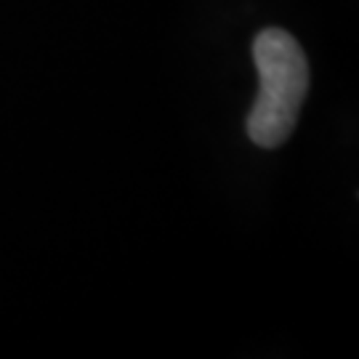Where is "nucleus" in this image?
<instances>
[{"instance_id":"obj_1","label":"nucleus","mask_w":359,"mask_h":359,"mask_svg":"<svg viewBox=\"0 0 359 359\" xmlns=\"http://www.w3.org/2000/svg\"><path fill=\"white\" fill-rule=\"evenodd\" d=\"M261 77L258 99L248 115V136L261 149H277L293 133L309 93V62L298 40L277 27L261 29L253 40Z\"/></svg>"}]
</instances>
